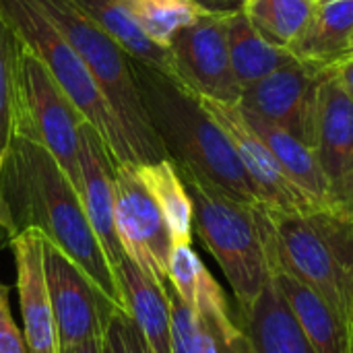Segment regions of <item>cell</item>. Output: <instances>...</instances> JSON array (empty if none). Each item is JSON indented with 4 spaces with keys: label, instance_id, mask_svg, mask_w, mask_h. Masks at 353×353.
Wrapping results in <instances>:
<instances>
[{
    "label": "cell",
    "instance_id": "7",
    "mask_svg": "<svg viewBox=\"0 0 353 353\" xmlns=\"http://www.w3.org/2000/svg\"><path fill=\"white\" fill-rule=\"evenodd\" d=\"M83 118L43 62L19 39L12 60V137L46 149L81 196Z\"/></svg>",
    "mask_w": 353,
    "mask_h": 353
},
{
    "label": "cell",
    "instance_id": "19",
    "mask_svg": "<svg viewBox=\"0 0 353 353\" xmlns=\"http://www.w3.org/2000/svg\"><path fill=\"white\" fill-rule=\"evenodd\" d=\"M353 35V0H323L316 2L314 12L292 43L290 54L316 70L331 68L347 58Z\"/></svg>",
    "mask_w": 353,
    "mask_h": 353
},
{
    "label": "cell",
    "instance_id": "26",
    "mask_svg": "<svg viewBox=\"0 0 353 353\" xmlns=\"http://www.w3.org/2000/svg\"><path fill=\"white\" fill-rule=\"evenodd\" d=\"M17 37L0 17V172L12 143V60Z\"/></svg>",
    "mask_w": 353,
    "mask_h": 353
},
{
    "label": "cell",
    "instance_id": "5",
    "mask_svg": "<svg viewBox=\"0 0 353 353\" xmlns=\"http://www.w3.org/2000/svg\"><path fill=\"white\" fill-rule=\"evenodd\" d=\"M178 172L192 201V228L223 271L240 310H246L271 279L256 205L230 196L188 168Z\"/></svg>",
    "mask_w": 353,
    "mask_h": 353
},
{
    "label": "cell",
    "instance_id": "6",
    "mask_svg": "<svg viewBox=\"0 0 353 353\" xmlns=\"http://www.w3.org/2000/svg\"><path fill=\"white\" fill-rule=\"evenodd\" d=\"M0 17L12 35L50 70L79 116L103 139L114 163H132L122 126L89 68L35 0H0Z\"/></svg>",
    "mask_w": 353,
    "mask_h": 353
},
{
    "label": "cell",
    "instance_id": "24",
    "mask_svg": "<svg viewBox=\"0 0 353 353\" xmlns=\"http://www.w3.org/2000/svg\"><path fill=\"white\" fill-rule=\"evenodd\" d=\"M314 6V0H244L242 12L269 43L290 52L306 29Z\"/></svg>",
    "mask_w": 353,
    "mask_h": 353
},
{
    "label": "cell",
    "instance_id": "10",
    "mask_svg": "<svg viewBox=\"0 0 353 353\" xmlns=\"http://www.w3.org/2000/svg\"><path fill=\"white\" fill-rule=\"evenodd\" d=\"M114 211L118 240L126 256L163 285L170 283L168 263L174 242L155 199L134 165L114 163Z\"/></svg>",
    "mask_w": 353,
    "mask_h": 353
},
{
    "label": "cell",
    "instance_id": "25",
    "mask_svg": "<svg viewBox=\"0 0 353 353\" xmlns=\"http://www.w3.org/2000/svg\"><path fill=\"white\" fill-rule=\"evenodd\" d=\"M124 4L145 35L161 48H170L176 33L205 12L196 0H124Z\"/></svg>",
    "mask_w": 353,
    "mask_h": 353
},
{
    "label": "cell",
    "instance_id": "35",
    "mask_svg": "<svg viewBox=\"0 0 353 353\" xmlns=\"http://www.w3.org/2000/svg\"><path fill=\"white\" fill-rule=\"evenodd\" d=\"M314 2H323V0H314Z\"/></svg>",
    "mask_w": 353,
    "mask_h": 353
},
{
    "label": "cell",
    "instance_id": "33",
    "mask_svg": "<svg viewBox=\"0 0 353 353\" xmlns=\"http://www.w3.org/2000/svg\"><path fill=\"white\" fill-rule=\"evenodd\" d=\"M350 58H353V35L352 39H350V48H347V58L345 60H350Z\"/></svg>",
    "mask_w": 353,
    "mask_h": 353
},
{
    "label": "cell",
    "instance_id": "15",
    "mask_svg": "<svg viewBox=\"0 0 353 353\" xmlns=\"http://www.w3.org/2000/svg\"><path fill=\"white\" fill-rule=\"evenodd\" d=\"M314 153L331 186L353 170V99L333 68L321 77Z\"/></svg>",
    "mask_w": 353,
    "mask_h": 353
},
{
    "label": "cell",
    "instance_id": "22",
    "mask_svg": "<svg viewBox=\"0 0 353 353\" xmlns=\"http://www.w3.org/2000/svg\"><path fill=\"white\" fill-rule=\"evenodd\" d=\"M108 35H112L122 50L137 62L155 70L172 74L170 50L151 41L139 27L124 0H74Z\"/></svg>",
    "mask_w": 353,
    "mask_h": 353
},
{
    "label": "cell",
    "instance_id": "28",
    "mask_svg": "<svg viewBox=\"0 0 353 353\" xmlns=\"http://www.w3.org/2000/svg\"><path fill=\"white\" fill-rule=\"evenodd\" d=\"M0 353H27L25 337L12 321L8 288L0 283Z\"/></svg>",
    "mask_w": 353,
    "mask_h": 353
},
{
    "label": "cell",
    "instance_id": "9",
    "mask_svg": "<svg viewBox=\"0 0 353 353\" xmlns=\"http://www.w3.org/2000/svg\"><path fill=\"white\" fill-rule=\"evenodd\" d=\"M196 101L234 145L259 194V205L271 211H279V213H310L316 209H327L319 201H314L310 194H306L281 170V165L277 163L269 147L248 124L238 103H223V101L201 97V95H196Z\"/></svg>",
    "mask_w": 353,
    "mask_h": 353
},
{
    "label": "cell",
    "instance_id": "18",
    "mask_svg": "<svg viewBox=\"0 0 353 353\" xmlns=\"http://www.w3.org/2000/svg\"><path fill=\"white\" fill-rule=\"evenodd\" d=\"M271 265V263H269ZM271 277L290 308L294 310L300 327L316 353H353L350 327L337 316V312L306 283L292 277L283 269L271 265Z\"/></svg>",
    "mask_w": 353,
    "mask_h": 353
},
{
    "label": "cell",
    "instance_id": "32",
    "mask_svg": "<svg viewBox=\"0 0 353 353\" xmlns=\"http://www.w3.org/2000/svg\"><path fill=\"white\" fill-rule=\"evenodd\" d=\"M60 353H101V337L89 339L83 343H74L68 347H60Z\"/></svg>",
    "mask_w": 353,
    "mask_h": 353
},
{
    "label": "cell",
    "instance_id": "13",
    "mask_svg": "<svg viewBox=\"0 0 353 353\" xmlns=\"http://www.w3.org/2000/svg\"><path fill=\"white\" fill-rule=\"evenodd\" d=\"M17 265L23 337L27 353H60L58 331L43 269V234L35 228L10 238Z\"/></svg>",
    "mask_w": 353,
    "mask_h": 353
},
{
    "label": "cell",
    "instance_id": "8",
    "mask_svg": "<svg viewBox=\"0 0 353 353\" xmlns=\"http://www.w3.org/2000/svg\"><path fill=\"white\" fill-rule=\"evenodd\" d=\"M228 14L205 8L194 23L176 33L168 48L172 60L170 77L194 95L238 103L242 89L230 62Z\"/></svg>",
    "mask_w": 353,
    "mask_h": 353
},
{
    "label": "cell",
    "instance_id": "16",
    "mask_svg": "<svg viewBox=\"0 0 353 353\" xmlns=\"http://www.w3.org/2000/svg\"><path fill=\"white\" fill-rule=\"evenodd\" d=\"M114 273L118 277L124 310L141 331L149 353H172V312L168 283L145 273L130 256H124Z\"/></svg>",
    "mask_w": 353,
    "mask_h": 353
},
{
    "label": "cell",
    "instance_id": "27",
    "mask_svg": "<svg viewBox=\"0 0 353 353\" xmlns=\"http://www.w3.org/2000/svg\"><path fill=\"white\" fill-rule=\"evenodd\" d=\"M101 353H149V347L126 310L116 308L101 335Z\"/></svg>",
    "mask_w": 353,
    "mask_h": 353
},
{
    "label": "cell",
    "instance_id": "20",
    "mask_svg": "<svg viewBox=\"0 0 353 353\" xmlns=\"http://www.w3.org/2000/svg\"><path fill=\"white\" fill-rule=\"evenodd\" d=\"M242 112H244L248 124L252 126V130L269 147V151L273 153V157L277 159L281 170L306 194H310L323 207L331 209V188L333 186H331V180L327 178V174L323 172L314 149L308 147L306 143L298 141L290 132L281 130L279 126L271 124L269 120L261 118L259 114L248 112L244 108H242Z\"/></svg>",
    "mask_w": 353,
    "mask_h": 353
},
{
    "label": "cell",
    "instance_id": "4",
    "mask_svg": "<svg viewBox=\"0 0 353 353\" xmlns=\"http://www.w3.org/2000/svg\"><path fill=\"white\" fill-rule=\"evenodd\" d=\"M35 2L74 48V52L81 56L91 77L99 85L122 126L132 153V163L143 165L165 159L168 153L157 139L143 105L132 58L74 0Z\"/></svg>",
    "mask_w": 353,
    "mask_h": 353
},
{
    "label": "cell",
    "instance_id": "1",
    "mask_svg": "<svg viewBox=\"0 0 353 353\" xmlns=\"http://www.w3.org/2000/svg\"><path fill=\"white\" fill-rule=\"evenodd\" d=\"M0 180L17 230H39L124 310L118 277L89 223L79 192L56 159L39 145L12 137Z\"/></svg>",
    "mask_w": 353,
    "mask_h": 353
},
{
    "label": "cell",
    "instance_id": "11",
    "mask_svg": "<svg viewBox=\"0 0 353 353\" xmlns=\"http://www.w3.org/2000/svg\"><path fill=\"white\" fill-rule=\"evenodd\" d=\"M43 269L60 347L103 335L110 314L118 308L93 279L43 236Z\"/></svg>",
    "mask_w": 353,
    "mask_h": 353
},
{
    "label": "cell",
    "instance_id": "2",
    "mask_svg": "<svg viewBox=\"0 0 353 353\" xmlns=\"http://www.w3.org/2000/svg\"><path fill=\"white\" fill-rule=\"evenodd\" d=\"M149 122L168 157L219 186L230 196L259 205V194L223 130L199 105L196 95L170 74L132 60Z\"/></svg>",
    "mask_w": 353,
    "mask_h": 353
},
{
    "label": "cell",
    "instance_id": "14",
    "mask_svg": "<svg viewBox=\"0 0 353 353\" xmlns=\"http://www.w3.org/2000/svg\"><path fill=\"white\" fill-rule=\"evenodd\" d=\"M79 165H81V201L85 213L114 269L126 256L116 232L114 159L99 132L87 122H83L81 126Z\"/></svg>",
    "mask_w": 353,
    "mask_h": 353
},
{
    "label": "cell",
    "instance_id": "31",
    "mask_svg": "<svg viewBox=\"0 0 353 353\" xmlns=\"http://www.w3.org/2000/svg\"><path fill=\"white\" fill-rule=\"evenodd\" d=\"M331 68H333L335 77L339 79V83L343 85V89L350 93V97L353 99V58L343 60V62H339V64H335Z\"/></svg>",
    "mask_w": 353,
    "mask_h": 353
},
{
    "label": "cell",
    "instance_id": "29",
    "mask_svg": "<svg viewBox=\"0 0 353 353\" xmlns=\"http://www.w3.org/2000/svg\"><path fill=\"white\" fill-rule=\"evenodd\" d=\"M331 209L353 217V170L337 180L331 188Z\"/></svg>",
    "mask_w": 353,
    "mask_h": 353
},
{
    "label": "cell",
    "instance_id": "17",
    "mask_svg": "<svg viewBox=\"0 0 353 353\" xmlns=\"http://www.w3.org/2000/svg\"><path fill=\"white\" fill-rule=\"evenodd\" d=\"M240 316L254 353H316L273 277Z\"/></svg>",
    "mask_w": 353,
    "mask_h": 353
},
{
    "label": "cell",
    "instance_id": "21",
    "mask_svg": "<svg viewBox=\"0 0 353 353\" xmlns=\"http://www.w3.org/2000/svg\"><path fill=\"white\" fill-rule=\"evenodd\" d=\"M225 31L232 70L242 91L296 60L288 50L269 43L250 25L242 8L228 14Z\"/></svg>",
    "mask_w": 353,
    "mask_h": 353
},
{
    "label": "cell",
    "instance_id": "30",
    "mask_svg": "<svg viewBox=\"0 0 353 353\" xmlns=\"http://www.w3.org/2000/svg\"><path fill=\"white\" fill-rule=\"evenodd\" d=\"M0 230H4L8 234V240L19 234L14 217H12V211H10V205H8L4 188H2V180H0Z\"/></svg>",
    "mask_w": 353,
    "mask_h": 353
},
{
    "label": "cell",
    "instance_id": "12",
    "mask_svg": "<svg viewBox=\"0 0 353 353\" xmlns=\"http://www.w3.org/2000/svg\"><path fill=\"white\" fill-rule=\"evenodd\" d=\"M321 77L323 70L294 60L244 89L238 105L314 149Z\"/></svg>",
    "mask_w": 353,
    "mask_h": 353
},
{
    "label": "cell",
    "instance_id": "23",
    "mask_svg": "<svg viewBox=\"0 0 353 353\" xmlns=\"http://www.w3.org/2000/svg\"><path fill=\"white\" fill-rule=\"evenodd\" d=\"M134 168L145 186L149 188L151 196L155 199L170 230L174 246L192 244V201L176 163L170 157H165Z\"/></svg>",
    "mask_w": 353,
    "mask_h": 353
},
{
    "label": "cell",
    "instance_id": "34",
    "mask_svg": "<svg viewBox=\"0 0 353 353\" xmlns=\"http://www.w3.org/2000/svg\"><path fill=\"white\" fill-rule=\"evenodd\" d=\"M352 339H353V316H352Z\"/></svg>",
    "mask_w": 353,
    "mask_h": 353
},
{
    "label": "cell",
    "instance_id": "3",
    "mask_svg": "<svg viewBox=\"0 0 353 353\" xmlns=\"http://www.w3.org/2000/svg\"><path fill=\"white\" fill-rule=\"evenodd\" d=\"M269 263L312 288L350 327L353 316V217L333 209L279 213L256 205Z\"/></svg>",
    "mask_w": 353,
    "mask_h": 353
}]
</instances>
